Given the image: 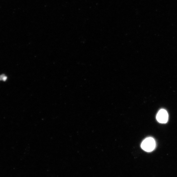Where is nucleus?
Instances as JSON below:
<instances>
[{"label":"nucleus","mask_w":177,"mask_h":177,"mask_svg":"<svg viewBox=\"0 0 177 177\" xmlns=\"http://www.w3.org/2000/svg\"><path fill=\"white\" fill-rule=\"evenodd\" d=\"M156 146L155 140L152 137L147 138L142 142L141 147L147 152H151L154 150Z\"/></svg>","instance_id":"1"},{"label":"nucleus","mask_w":177,"mask_h":177,"mask_svg":"<svg viewBox=\"0 0 177 177\" xmlns=\"http://www.w3.org/2000/svg\"><path fill=\"white\" fill-rule=\"evenodd\" d=\"M168 114L165 109H161L157 113L156 116L157 121L161 123H165L168 120Z\"/></svg>","instance_id":"2"}]
</instances>
